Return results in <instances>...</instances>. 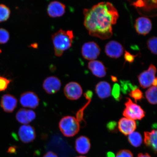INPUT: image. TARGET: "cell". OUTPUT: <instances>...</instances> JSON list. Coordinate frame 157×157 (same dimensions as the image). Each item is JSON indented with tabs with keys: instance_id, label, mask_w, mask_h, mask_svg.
<instances>
[{
	"instance_id": "4dcf8cb0",
	"label": "cell",
	"mask_w": 157,
	"mask_h": 157,
	"mask_svg": "<svg viewBox=\"0 0 157 157\" xmlns=\"http://www.w3.org/2000/svg\"><path fill=\"white\" fill-rule=\"evenodd\" d=\"M116 157H133V155L130 151L123 150L118 152Z\"/></svg>"
},
{
	"instance_id": "9c48e42d",
	"label": "cell",
	"mask_w": 157,
	"mask_h": 157,
	"mask_svg": "<svg viewBox=\"0 0 157 157\" xmlns=\"http://www.w3.org/2000/svg\"><path fill=\"white\" fill-rule=\"evenodd\" d=\"M18 133L20 140L25 143L33 142L36 137L34 128L30 125H24L21 126L19 129Z\"/></svg>"
},
{
	"instance_id": "d590c367",
	"label": "cell",
	"mask_w": 157,
	"mask_h": 157,
	"mask_svg": "<svg viewBox=\"0 0 157 157\" xmlns=\"http://www.w3.org/2000/svg\"><path fill=\"white\" fill-rule=\"evenodd\" d=\"M16 152V148L15 146H11L10 147L8 150V152L10 154H13V153H15Z\"/></svg>"
},
{
	"instance_id": "f546056e",
	"label": "cell",
	"mask_w": 157,
	"mask_h": 157,
	"mask_svg": "<svg viewBox=\"0 0 157 157\" xmlns=\"http://www.w3.org/2000/svg\"><path fill=\"white\" fill-rule=\"evenodd\" d=\"M120 91V87L119 84H115L113 86L112 93L113 97L117 101H119L121 99Z\"/></svg>"
},
{
	"instance_id": "d6a6232c",
	"label": "cell",
	"mask_w": 157,
	"mask_h": 157,
	"mask_svg": "<svg viewBox=\"0 0 157 157\" xmlns=\"http://www.w3.org/2000/svg\"><path fill=\"white\" fill-rule=\"evenodd\" d=\"M117 123L115 122H111L107 124V128L110 131H113L116 128V127L117 126Z\"/></svg>"
},
{
	"instance_id": "9a60e30c",
	"label": "cell",
	"mask_w": 157,
	"mask_h": 157,
	"mask_svg": "<svg viewBox=\"0 0 157 157\" xmlns=\"http://www.w3.org/2000/svg\"><path fill=\"white\" fill-rule=\"evenodd\" d=\"M17 103L16 98L11 94H6L2 98L1 106L5 112L11 113L17 107Z\"/></svg>"
},
{
	"instance_id": "5bb4252c",
	"label": "cell",
	"mask_w": 157,
	"mask_h": 157,
	"mask_svg": "<svg viewBox=\"0 0 157 157\" xmlns=\"http://www.w3.org/2000/svg\"><path fill=\"white\" fill-rule=\"evenodd\" d=\"M66 6L60 2L54 1L49 4L47 11L49 16L56 17L62 16L66 11Z\"/></svg>"
},
{
	"instance_id": "e575fe53",
	"label": "cell",
	"mask_w": 157,
	"mask_h": 157,
	"mask_svg": "<svg viewBox=\"0 0 157 157\" xmlns=\"http://www.w3.org/2000/svg\"><path fill=\"white\" fill-rule=\"evenodd\" d=\"M43 157H58L57 155L53 152L49 151L44 155Z\"/></svg>"
},
{
	"instance_id": "836d02e7",
	"label": "cell",
	"mask_w": 157,
	"mask_h": 157,
	"mask_svg": "<svg viewBox=\"0 0 157 157\" xmlns=\"http://www.w3.org/2000/svg\"><path fill=\"white\" fill-rule=\"evenodd\" d=\"M93 95V93L91 91H88L84 94V97L86 98V99H91Z\"/></svg>"
},
{
	"instance_id": "52a82bcc",
	"label": "cell",
	"mask_w": 157,
	"mask_h": 157,
	"mask_svg": "<svg viewBox=\"0 0 157 157\" xmlns=\"http://www.w3.org/2000/svg\"><path fill=\"white\" fill-rule=\"evenodd\" d=\"M64 94L68 99L77 100L81 97L83 90L77 82H72L67 84L64 88Z\"/></svg>"
},
{
	"instance_id": "3957f363",
	"label": "cell",
	"mask_w": 157,
	"mask_h": 157,
	"mask_svg": "<svg viewBox=\"0 0 157 157\" xmlns=\"http://www.w3.org/2000/svg\"><path fill=\"white\" fill-rule=\"evenodd\" d=\"M59 128L64 136L72 137L79 132L80 125L75 117L69 116L61 119L59 123Z\"/></svg>"
},
{
	"instance_id": "60d3db41",
	"label": "cell",
	"mask_w": 157,
	"mask_h": 157,
	"mask_svg": "<svg viewBox=\"0 0 157 157\" xmlns=\"http://www.w3.org/2000/svg\"><path fill=\"white\" fill-rule=\"evenodd\" d=\"M76 157H86L85 156H78Z\"/></svg>"
},
{
	"instance_id": "ac0fdd59",
	"label": "cell",
	"mask_w": 157,
	"mask_h": 157,
	"mask_svg": "<svg viewBox=\"0 0 157 157\" xmlns=\"http://www.w3.org/2000/svg\"><path fill=\"white\" fill-rule=\"evenodd\" d=\"M91 148L90 140L87 137L81 136L76 139L75 149L80 154H85L89 151Z\"/></svg>"
},
{
	"instance_id": "30bf717a",
	"label": "cell",
	"mask_w": 157,
	"mask_h": 157,
	"mask_svg": "<svg viewBox=\"0 0 157 157\" xmlns=\"http://www.w3.org/2000/svg\"><path fill=\"white\" fill-rule=\"evenodd\" d=\"M105 52L109 57L117 59L122 56L124 48L122 45L117 41H110L105 45Z\"/></svg>"
},
{
	"instance_id": "f1b7e54d",
	"label": "cell",
	"mask_w": 157,
	"mask_h": 157,
	"mask_svg": "<svg viewBox=\"0 0 157 157\" xmlns=\"http://www.w3.org/2000/svg\"><path fill=\"white\" fill-rule=\"evenodd\" d=\"M11 80L0 76V92L5 91L7 89Z\"/></svg>"
},
{
	"instance_id": "e0dca14e",
	"label": "cell",
	"mask_w": 157,
	"mask_h": 157,
	"mask_svg": "<svg viewBox=\"0 0 157 157\" xmlns=\"http://www.w3.org/2000/svg\"><path fill=\"white\" fill-rule=\"evenodd\" d=\"M88 68L92 73L97 77L103 78L106 75V68L101 62L98 60H92L88 63Z\"/></svg>"
},
{
	"instance_id": "6da1fadb",
	"label": "cell",
	"mask_w": 157,
	"mask_h": 157,
	"mask_svg": "<svg viewBox=\"0 0 157 157\" xmlns=\"http://www.w3.org/2000/svg\"><path fill=\"white\" fill-rule=\"evenodd\" d=\"M84 25L91 36L101 39L110 38L113 25L117 22L118 13L109 2H101L89 9H84Z\"/></svg>"
},
{
	"instance_id": "d4e9b609",
	"label": "cell",
	"mask_w": 157,
	"mask_h": 157,
	"mask_svg": "<svg viewBox=\"0 0 157 157\" xmlns=\"http://www.w3.org/2000/svg\"><path fill=\"white\" fill-rule=\"evenodd\" d=\"M149 50L152 54H157V37L153 36L148 39L147 43Z\"/></svg>"
},
{
	"instance_id": "ffe728a7",
	"label": "cell",
	"mask_w": 157,
	"mask_h": 157,
	"mask_svg": "<svg viewBox=\"0 0 157 157\" xmlns=\"http://www.w3.org/2000/svg\"><path fill=\"white\" fill-rule=\"evenodd\" d=\"M157 133L156 130L154 129L151 132H145L144 142L146 146L152 149L156 154L157 149Z\"/></svg>"
},
{
	"instance_id": "f35d334b",
	"label": "cell",
	"mask_w": 157,
	"mask_h": 157,
	"mask_svg": "<svg viewBox=\"0 0 157 157\" xmlns=\"http://www.w3.org/2000/svg\"><path fill=\"white\" fill-rule=\"evenodd\" d=\"M157 78H155V79L154 80V81L153 82V83L152 84L153 86H156V87L157 86Z\"/></svg>"
},
{
	"instance_id": "7a4b0ae2",
	"label": "cell",
	"mask_w": 157,
	"mask_h": 157,
	"mask_svg": "<svg viewBox=\"0 0 157 157\" xmlns=\"http://www.w3.org/2000/svg\"><path fill=\"white\" fill-rule=\"evenodd\" d=\"M74 38L73 32L72 30L65 31L60 29L53 34L52 39L55 55L58 57L62 56L65 51L71 47Z\"/></svg>"
},
{
	"instance_id": "83f0119b",
	"label": "cell",
	"mask_w": 157,
	"mask_h": 157,
	"mask_svg": "<svg viewBox=\"0 0 157 157\" xmlns=\"http://www.w3.org/2000/svg\"><path fill=\"white\" fill-rule=\"evenodd\" d=\"M9 33L7 30L4 29H0V44H5L9 40Z\"/></svg>"
},
{
	"instance_id": "603a6c76",
	"label": "cell",
	"mask_w": 157,
	"mask_h": 157,
	"mask_svg": "<svg viewBox=\"0 0 157 157\" xmlns=\"http://www.w3.org/2000/svg\"><path fill=\"white\" fill-rule=\"evenodd\" d=\"M157 87L152 86L146 92L147 99L149 102L152 105H156L157 103Z\"/></svg>"
},
{
	"instance_id": "7c38bea8",
	"label": "cell",
	"mask_w": 157,
	"mask_h": 157,
	"mask_svg": "<svg viewBox=\"0 0 157 157\" xmlns=\"http://www.w3.org/2000/svg\"><path fill=\"white\" fill-rule=\"evenodd\" d=\"M135 28L139 34L146 35L151 30V21L147 17H139L135 21Z\"/></svg>"
},
{
	"instance_id": "8992f818",
	"label": "cell",
	"mask_w": 157,
	"mask_h": 157,
	"mask_svg": "<svg viewBox=\"0 0 157 157\" xmlns=\"http://www.w3.org/2000/svg\"><path fill=\"white\" fill-rule=\"evenodd\" d=\"M101 48L97 44L94 42L85 43L82 46V54L86 59L94 60L97 59L101 53Z\"/></svg>"
},
{
	"instance_id": "44dd1931",
	"label": "cell",
	"mask_w": 157,
	"mask_h": 157,
	"mask_svg": "<svg viewBox=\"0 0 157 157\" xmlns=\"http://www.w3.org/2000/svg\"><path fill=\"white\" fill-rule=\"evenodd\" d=\"M149 1H138L134 2L132 3V5L137 9H140L143 11H150L151 10L156 8L157 1H150V3H149ZM140 10L139 11H140Z\"/></svg>"
},
{
	"instance_id": "1f68e13d",
	"label": "cell",
	"mask_w": 157,
	"mask_h": 157,
	"mask_svg": "<svg viewBox=\"0 0 157 157\" xmlns=\"http://www.w3.org/2000/svg\"><path fill=\"white\" fill-rule=\"evenodd\" d=\"M136 56L131 54L127 51H125L124 57L125 61L128 62L129 63H132L134 61L135 58Z\"/></svg>"
},
{
	"instance_id": "d6986e66",
	"label": "cell",
	"mask_w": 157,
	"mask_h": 157,
	"mask_svg": "<svg viewBox=\"0 0 157 157\" xmlns=\"http://www.w3.org/2000/svg\"><path fill=\"white\" fill-rule=\"evenodd\" d=\"M95 91L100 98L101 99H105L111 95V86L107 82L101 81L96 85Z\"/></svg>"
},
{
	"instance_id": "ba28073f",
	"label": "cell",
	"mask_w": 157,
	"mask_h": 157,
	"mask_svg": "<svg viewBox=\"0 0 157 157\" xmlns=\"http://www.w3.org/2000/svg\"><path fill=\"white\" fill-rule=\"evenodd\" d=\"M20 102L23 107L35 109L39 105V99L34 92L27 91L21 94Z\"/></svg>"
},
{
	"instance_id": "5b68a950",
	"label": "cell",
	"mask_w": 157,
	"mask_h": 157,
	"mask_svg": "<svg viewBox=\"0 0 157 157\" xmlns=\"http://www.w3.org/2000/svg\"><path fill=\"white\" fill-rule=\"evenodd\" d=\"M156 69L154 65L151 64L147 70L145 71L138 76L139 83L141 87L146 88L152 85L156 78Z\"/></svg>"
},
{
	"instance_id": "b9f144b4",
	"label": "cell",
	"mask_w": 157,
	"mask_h": 157,
	"mask_svg": "<svg viewBox=\"0 0 157 157\" xmlns=\"http://www.w3.org/2000/svg\"><path fill=\"white\" fill-rule=\"evenodd\" d=\"M1 52H2V51L1 50V49H0V54H1Z\"/></svg>"
},
{
	"instance_id": "cb8c5ba5",
	"label": "cell",
	"mask_w": 157,
	"mask_h": 157,
	"mask_svg": "<svg viewBox=\"0 0 157 157\" xmlns=\"http://www.w3.org/2000/svg\"><path fill=\"white\" fill-rule=\"evenodd\" d=\"M11 11L8 7L3 4H0V22L6 21L9 18Z\"/></svg>"
},
{
	"instance_id": "7402d4cb",
	"label": "cell",
	"mask_w": 157,
	"mask_h": 157,
	"mask_svg": "<svg viewBox=\"0 0 157 157\" xmlns=\"http://www.w3.org/2000/svg\"><path fill=\"white\" fill-rule=\"evenodd\" d=\"M128 140L130 144L135 147H140L143 142L142 135L137 132H133L129 134Z\"/></svg>"
},
{
	"instance_id": "ab89813d",
	"label": "cell",
	"mask_w": 157,
	"mask_h": 157,
	"mask_svg": "<svg viewBox=\"0 0 157 157\" xmlns=\"http://www.w3.org/2000/svg\"><path fill=\"white\" fill-rule=\"evenodd\" d=\"M112 80L113 82H116L117 81V77H115V76H111Z\"/></svg>"
},
{
	"instance_id": "4316f807",
	"label": "cell",
	"mask_w": 157,
	"mask_h": 157,
	"mask_svg": "<svg viewBox=\"0 0 157 157\" xmlns=\"http://www.w3.org/2000/svg\"><path fill=\"white\" fill-rule=\"evenodd\" d=\"M129 95L134 99L136 102L140 101L144 98L142 92L137 88L131 91L129 93Z\"/></svg>"
},
{
	"instance_id": "8fae6325",
	"label": "cell",
	"mask_w": 157,
	"mask_h": 157,
	"mask_svg": "<svg viewBox=\"0 0 157 157\" xmlns=\"http://www.w3.org/2000/svg\"><path fill=\"white\" fill-rule=\"evenodd\" d=\"M61 83L59 78L54 76H51L46 78L43 84V87L47 93L56 94L59 91Z\"/></svg>"
},
{
	"instance_id": "484cf974",
	"label": "cell",
	"mask_w": 157,
	"mask_h": 157,
	"mask_svg": "<svg viewBox=\"0 0 157 157\" xmlns=\"http://www.w3.org/2000/svg\"><path fill=\"white\" fill-rule=\"evenodd\" d=\"M121 90L124 94H126L137 88L136 86H133L128 82H121Z\"/></svg>"
},
{
	"instance_id": "8d00e7d4",
	"label": "cell",
	"mask_w": 157,
	"mask_h": 157,
	"mask_svg": "<svg viewBox=\"0 0 157 157\" xmlns=\"http://www.w3.org/2000/svg\"><path fill=\"white\" fill-rule=\"evenodd\" d=\"M137 157H151L150 156V155L147 154V153H146L145 154H142V153H140L138 154V155H137Z\"/></svg>"
},
{
	"instance_id": "4fadbf2b",
	"label": "cell",
	"mask_w": 157,
	"mask_h": 157,
	"mask_svg": "<svg viewBox=\"0 0 157 157\" xmlns=\"http://www.w3.org/2000/svg\"><path fill=\"white\" fill-rule=\"evenodd\" d=\"M119 130L125 135L134 132L136 128V121L133 120L123 117L120 120L118 123Z\"/></svg>"
},
{
	"instance_id": "277c9868",
	"label": "cell",
	"mask_w": 157,
	"mask_h": 157,
	"mask_svg": "<svg viewBox=\"0 0 157 157\" xmlns=\"http://www.w3.org/2000/svg\"><path fill=\"white\" fill-rule=\"evenodd\" d=\"M125 109L123 115L127 118L133 120H141L145 117V112L142 108L137 104L133 102L132 100L127 98V101L125 104Z\"/></svg>"
},
{
	"instance_id": "2e32d148",
	"label": "cell",
	"mask_w": 157,
	"mask_h": 157,
	"mask_svg": "<svg viewBox=\"0 0 157 157\" xmlns=\"http://www.w3.org/2000/svg\"><path fill=\"white\" fill-rule=\"evenodd\" d=\"M36 113L30 109H21L17 111L16 118L19 122L22 124H28L36 118Z\"/></svg>"
},
{
	"instance_id": "74e56055",
	"label": "cell",
	"mask_w": 157,
	"mask_h": 157,
	"mask_svg": "<svg viewBox=\"0 0 157 157\" xmlns=\"http://www.w3.org/2000/svg\"><path fill=\"white\" fill-rule=\"evenodd\" d=\"M107 155L108 157H115L114 155L111 152H108Z\"/></svg>"
}]
</instances>
